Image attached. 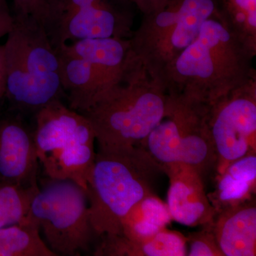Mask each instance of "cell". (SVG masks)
Returning <instances> with one entry per match:
<instances>
[{
  "label": "cell",
  "mask_w": 256,
  "mask_h": 256,
  "mask_svg": "<svg viewBox=\"0 0 256 256\" xmlns=\"http://www.w3.org/2000/svg\"><path fill=\"white\" fill-rule=\"evenodd\" d=\"M252 46L216 12L158 82L168 95L210 107L252 79Z\"/></svg>",
  "instance_id": "6da1fadb"
},
{
  "label": "cell",
  "mask_w": 256,
  "mask_h": 256,
  "mask_svg": "<svg viewBox=\"0 0 256 256\" xmlns=\"http://www.w3.org/2000/svg\"><path fill=\"white\" fill-rule=\"evenodd\" d=\"M161 165L141 146L98 149L87 184L89 214L98 238L120 235L129 210L153 194Z\"/></svg>",
  "instance_id": "7a4b0ae2"
},
{
  "label": "cell",
  "mask_w": 256,
  "mask_h": 256,
  "mask_svg": "<svg viewBox=\"0 0 256 256\" xmlns=\"http://www.w3.org/2000/svg\"><path fill=\"white\" fill-rule=\"evenodd\" d=\"M168 94L142 64L133 69L86 110L99 149L140 146L164 118Z\"/></svg>",
  "instance_id": "3957f363"
},
{
  "label": "cell",
  "mask_w": 256,
  "mask_h": 256,
  "mask_svg": "<svg viewBox=\"0 0 256 256\" xmlns=\"http://www.w3.org/2000/svg\"><path fill=\"white\" fill-rule=\"evenodd\" d=\"M4 60L6 90L23 111L36 112L65 96L56 48L46 28L35 18L15 14Z\"/></svg>",
  "instance_id": "277c9868"
},
{
  "label": "cell",
  "mask_w": 256,
  "mask_h": 256,
  "mask_svg": "<svg viewBox=\"0 0 256 256\" xmlns=\"http://www.w3.org/2000/svg\"><path fill=\"white\" fill-rule=\"evenodd\" d=\"M37 156L48 178L70 180L87 190L96 136L84 114L55 100L36 112Z\"/></svg>",
  "instance_id": "5b68a950"
},
{
  "label": "cell",
  "mask_w": 256,
  "mask_h": 256,
  "mask_svg": "<svg viewBox=\"0 0 256 256\" xmlns=\"http://www.w3.org/2000/svg\"><path fill=\"white\" fill-rule=\"evenodd\" d=\"M148 14L132 38L134 54L158 80L165 68L196 40L204 22L217 12L216 0H169Z\"/></svg>",
  "instance_id": "8992f818"
},
{
  "label": "cell",
  "mask_w": 256,
  "mask_h": 256,
  "mask_svg": "<svg viewBox=\"0 0 256 256\" xmlns=\"http://www.w3.org/2000/svg\"><path fill=\"white\" fill-rule=\"evenodd\" d=\"M208 108L168 95L164 118L140 146L161 166L188 165L204 178L216 162L207 124Z\"/></svg>",
  "instance_id": "52a82bcc"
},
{
  "label": "cell",
  "mask_w": 256,
  "mask_h": 256,
  "mask_svg": "<svg viewBox=\"0 0 256 256\" xmlns=\"http://www.w3.org/2000/svg\"><path fill=\"white\" fill-rule=\"evenodd\" d=\"M30 214L56 256H80L98 237L90 222L86 190L72 180L50 178L34 196Z\"/></svg>",
  "instance_id": "ba28073f"
},
{
  "label": "cell",
  "mask_w": 256,
  "mask_h": 256,
  "mask_svg": "<svg viewBox=\"0 0 256 256\" xmlns=\"http://www.w3.org/2000/svg\"><path fill=\"white\" fill-rule=\"evenodd\" d=\"M207 124L216 156V175L235 160L256 152V88L254 79L208 108Z\"/></svg>",
  "instance_id": "9c48e42d"
},
{
  "label": "cell",
  "mask_w": 256,
  "mask_h": 256,
  "mask_svg": "<svg viewBox=\"0 0 256 256\" xmlns=\"http://www.w3.org/2000/svg\"><path fill=\"white\" fill-rule=\"evenodd\" d=\"M131 18L110 0L89 5L62 16L52 28L50 36L55 48L88 38H126L130 32Z\"/></svg>",
  "instance_id": "30bf717a"
},
{
  "label": "cell",
  "mask_w": 256,
  "mask_h": 256,
  "mask_svg": "<svg viewBox=\"0 0 256 256\" xmlns=\"http://www.w3.org/2000/svg\"><path fill=\"white\" fill-rule=\"evenodd\" d=\"M162 168L170 180L166 206L172 220L190 227L212 224L216 210L206 194L203 176L192 166L181 163Z\"/></svg>",
  "instance_id": "8fae6325"
},
{
  "label": "cell",
  "mask_w": 256,
  "mask_h": 256,
  "mask_svg": "<svg viewBox=\"0 0 256 256\" xmlns=\"http://www.w3.org/2000/svg\"><path fill=\"white\" fill-rule=\"evenodd\" d=\"M56 48L92 64L108 90L122 82L140 63L133 52L130 41L126 38L78 40Z\"/></svg>",
  "instance_id": "7c38bea8"
},
{
  "label": "cell",
  "mask_w": 256,
  "mask_h": 256,
  "mask_svg": "<svg viewBox=\"0 0 256 256\" xmlns=\"http://www.w3.org/2000/svg\"><path fill=\"white\" fill-rule=\"evenodd\" d=\"M38 162L34 133L20 121L0 126V178L5 182L38 186Z\"/></svg>",
  "instance_id": "4fadbf2b"
},
{
  "label": "cell",
  "mask_w": 256,
  "mask_h": 256,
  "mask_svg": "<svg viewBox=\"0 0 256 256\" xmlns=\"http://www.w3.org/2000/svg\"><path fill=\"white\" fill-rule=\"evenodd\" d=\"M212 227L224 256H256L255 198L217 212Z\"/></svg>",
  "instance_id": "5bb4252c"
},
{
  "label": "cell",
  "mask_w": 256,
  "mask_h": 256,
  "mask_svg": "<svg viewBox=\"0 0 256 256\" xmlns=\"http://www.w3.org/2000/svg\"><path fill=\"white\" fill-rule=\"evenodd\" d=\"M56 48L60 82L70 108L79 112L88 109L108 88L100 76L86 60Z\"/></svg>",
  "instance_id": "9a60e30c"
},
{
  "label": "cell",
  "mask_w": 256,
  "mask_h": 256,
  "mask_svg": "<svg viewBox=\"0 0 256 256\" xmlns=\"http://www.w3.org/2000/svg\"><path fill=\"white\" fill-rule=\"evenodd\" d=\"M94 255L102 256H184L188 255V238L168 228L143 242H132L122 235L100 238Z\"/></svg>",
  "instance_id": "2e32d148"
},
{
  "label": "cell",
  "mask_w": 256,
  "mask_h": 256,
  "mask_svg": "<svg viewBox=\"0 0 256 256\" xmlns=\"http://www.w3.org/2000/svg\"><path fill=\"white\" fill-rule=\"evenodd\" d=\"M256 152L235 160L216 175L215 190L208 195L216 213L226 207L254 198L256 186Z\"/></svg>",
  "instance_id": "e0dca14e"
},
{
  "label": "cell",
  "mask_w": 256,
  "mask_h": 256,
  "mask_svg": "<svg viewBox=\"0 0 256 256\" xmlns=\"http://www.w3.org/2000/svg\"><path fill=\"white\" fill-rule=\"evenodd\" d=\"M172 220L166 204L153 194L129 210L122 220L120 235L132 242H143L166 228Z\"/></svg>",
  "instance_id": "ac0fdd59"
},
{
  "label": "cell",
  "mask_w": 256,
  "mask_h": 256,
  "mask_svg": "<svg viewBox=\"0 0 256 256\" xmlns=\"http://www.w3.org/2000/svg\"><path fill=\"white\" fill-rule=\"evenodd\" d=\"M40 230L30 214L22 222L0 228V256H56Z\"/></svg>",
  "instance_id": "d6986e66"
},
{
  "label": "cell",
  "mask_w": 256,
  "mask_h": 256,
  "mask_svg": "<svg viewBox=\"0 0 256 256\" xmlns=\"http://www.w3.org/2000/svg\"><path fill=\"white\" fill-rule=\"evenodd\" d=\"M233 16L230 22L246 36H256V0H227Z\"/></svg>",
  "instance_id": "ffe728a7"
},
{
  "label": "cell",
  "mask_w": 256,
  "mask_h": 256,
  "mask_svg": "<svg viewBox=\"0 0 256 256\" xmlns=\"http://www.w3.org/2000/svg\"><path fill=\"white\" fill-rule=\"evenodd\" d=\"M202 230L188 234V256H224L220 250L212 230V224L204 226Z\"/></svg>",
  "instance_id": "44dd1931"
},
{
  "label": "cell",
  "mask_w": 256,
  "mask_h": 256,
  "mask_svg": "<svg viewBox=\"0 0 256 256\" xmlns=\"http://www.w3.org/2000/svg\"><path fill=\"white\" fill-rule=\"evenodd\" d=\"M102 1H105V0H62L60 12H58V16H57L55 23L62 16L70 14V13L82 9V8H85V6L96 4V3L100 2ZM53 26H52V28H53ZM50 30H52V28H50ZM48 33H50V32H48Z\"/></svg>",
  "instance_id": "7402d4cb"
},
{
  "label": "cell",
  "mask_w": 256,
  "mask_h": 256,
  "mask_svg": "<svg viewBox=\"0 0 256 256\" xmlns=\"http://www.w3.org/2000/svg\"><path fill=\"white\" fill-rule=\"evenodd\" d=\"M169 0H138L137 5L146 14L164 6Z\"/></svg>",
  "instance_id": "603a6c76"
},
{
  "label": "cell",
  "mask_w": 256,
  "mask_h": 256,
  "mask_svg": "<svg viewBox=\"0 0 256 256\" xmlns=\"http://www.w3.org/2000/svg\"><path fill=\"white\" fill-rule=\"evenodd\" d=\"M5 66L4 47L0 48V68Z\"/></svg>",
  "instance_id": "cb8c5ba5"
},
{
  "label": "cell",
  "mask_w": 256,
  "mask_h": 256,
  "mask_svg": "<svg viewBox=\"0 0 256 256\" xmlns=\"http://www.w3.org/2000/svg\"><path fill=\"white\" fill-rule=\"evenodd\" d=\"M120 2H132L136 3L137 4L138 0H120Z\"/></svg>",
  "instance_id": "d4e9b609"
}]
</instances>
